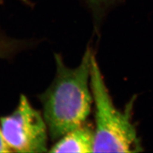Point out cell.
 <instances>
[{
    "label": "cell",
    "mask_w": 153,
    "mask_h": 153,
    "mask_svg": "<svg viewBox=\"0 0 153 153\" xmlns=\"http://www.w3.org/2000/svg\"><path fill=\"white\" fill-rule=\"evenodd\" d=\"M90 85L95 108L93 152L139 151L141 147L131 120V103L124 112L115 107L94 55Z\"/></svg>",
    "instance_id": "cell-2"
},
{
    "label": "cell",
    "mask_w": 153,
    "mask_h": 153,
    "mask_svg": "<svg viewBox=\"0 0 153 153\" xmlns=\"http://www.w3.org/2000/svg\"><path fill=\"white\" fill-rule=\"evenodd\" d=\"M4 1H5V0H0V5H1L2 4H3ZM18 1L26 4L27 6H32V2L31 0H18Z\"/></svg>",
    "instance_id": "cell-7"
},
{
    "label": "cell",
    "mask_w": 153,
    "mask_h": 153,
    "mask_svg": "<svg viewBox=\"0 0 153 153\" xmlns=\"http://www.w3.org/2000/svg\"><path fill=\"white\" fill-rule=\"evenodd\" d=\"M93 55L88 47L79 65L71 68L65 64L61 55L54 54V79L39 96L52 141L82 125L89 116L93 102L90 85Z\"/></svg>",
    "instance_id": "cell-1"
},
{
    "label": "cell",
    "mask_w": 153,
    "mask_h": 153,
    "mask_svg": "<svg viewBox=\"0 0 153 153\" xmlns=\"http://www.w3.org/2000/svg\"><path fill=\"white\" fill-rule=\"evenodd\" d=\"M94 129L85 123L56 140L50 152H93Z\"/></svg>",
    "instance_id": "cell-4"
},
{
    "label": "cell",
    "mask_w": 153,
    "mask_h": 153,
    "mask_svg": "<svg viewBox=\"0 0 153 153\" xmlns=\"http://www.w3.org/2000/svg\"><path fill=\"white\" fill-rule=\"evenodd\" d=\"M12 152L4 139L3 134L0 126V152Z\"/></svg>",
    "instance_id": "cell-6"
},
{
    "label": "cell",
    "mask_w": 153,
    "mask_h": 153,
    "mask_svg": "<svg viewBox=\"0 0 153 153\" xmlns=\"http://www.w3.org/2000/svg\"><path fill=\"white\" fill-rule=\"evenodd\" d=\"M85 1L94 11L97 12L106 7L113 0H85Z\"/></svg>",
    "instance_id": "cell-5"
},
{
    "label": "cell",
    "mask_w": 153,
    "mask_h": 153,
    "mask_svg": "<svg viewBox=\"0 0 153 153\" xmlns=\"http://www.w3.org/2000/svg\"><path fill=\"white\" fill-rule=\"evenodd\" d=\"M0 126L12 152L38 153L48 151L49 133L43 114L21 94L15 110L0 118Z\"/></svg>",
    "instance_id": "cell-3"
}]
</instances>
